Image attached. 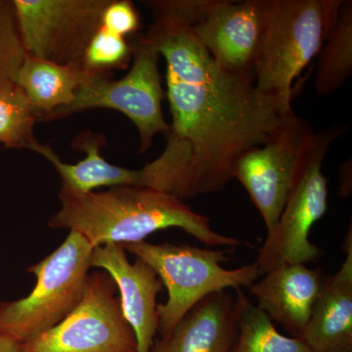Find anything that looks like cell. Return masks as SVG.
Instances as JSON below:
<instances>
[{
	"label": "cell",
	"mask_w": 352,
	"mask_h": 352,
	"mask_svg": "<svg viewBox=\"0 0 352 352\" xmlns=\"http://www.w3.org/2000/svg\"><path fill=\"white\" fill-rule=\"evenodd\" d=\"M150 36L166 64L170 133L189 143L197 195L233 179L237 157L264 144L292 105L220 69L192 30V0H151Z\"/></svg>",
	"instance_id": "obj_1"
},
{
	"label": "cell",
	"mask_w": 352,
	"mask_h": 352,
	"mask_svg": "<svg viewBox=\"0 0 352 352\" xmlns=\"http://www.w3.org/2000/svg\"><path fill=\"white\" fill-rule=\"evenodd\" d=\"M59 210L48 226L80 234L91 247L142 242L168 228H180L210 248H237L239 239L217 233L210 219L164 192L138 187L69 193L60 190Z\"/></svg>",
	"instance_id": "obj_2"
},
{
	"label": "cell",
	"mask_w": 352,
	"mask_h": 352,
	"mask_svg": "<svg viewBox=\"0 0 352 352\" xmlns=\"http://www.w3.org/2000/svg\"><path fill=\"white\" fill-rule=\"evenodd\" d=\"M126 252L142 259L156 271L168 289V300L157 307V333L166 338L190 310L212 294L252 286L261 277L256 263L226 270L227 250L207 249L170 243L122 244Z\"/></svg>",
	"instance_id": "obj_3"
},
{
	"label": "cell",
	"mask_w": 352,
	"mask_h": 352,
	"mask_svg": "<svg viewBox=\"0 0 352 352\" xmlns=\"http://www.w3.org/2000/svg\"><path fill=\"white\" fill-rule=\"evenodd\" d=\"M92 251L82 235L69 231L54 252L30 266L36 286L25 298L0 302V337L25 344L66 318L82 300Z\"/></svg>",
	"instance_id": "obj_4"
},
{
	"label": "cell",
	"mask_w": 352,
	"mask_h": 352,
	"mask_svg": "<svg viewBox=\"0 0 352 352\" xmlns=\"http://www.w3.org/2000/svg\"><path fill=\"white\" fill-rule=\"evenodd\" d=\"M342 0H272L254 85L292 105L293 82L317 57Z\"/></svg>",
	"instance_id": "obj_5"
},
{
	"label": "cell",
	"mask_w": 352,
	"mask_h": 352,
	"mask_svg": "<svg viewBox=\"0 0 352 352\" xmlns=\"http://www.w3.org/2000/svg\"><path fill=\"white\" fill-rule=\"evenodd\" d=\"M346 131V126L336 124L310 134L276 228L254 261L261 276L283 264H307L320 258L321 250L310 242L309 235L327 212V178L322 164L331 144Z\"/></svg>",
	"instance_id": "obj_6"
},
{
	"label": "cell",
	"mask_w": 352,
	"mask_h": 352,
	"mask_svg": "<svg viewBox=\"0 0 352 352\" xmlns=\"http://www.w3.org/2000/svg\"><path fill=\"white\" fill-rule=\"evenodd\" d=\"M131 44L132 65L126 76L118 80L112 75L97 76L78 88L68 107L51 113L45 122L94 109L119 111L138 129L140 154L151 148L157 134L166 135L170 124L163 112L166 94L159 69L161 54L146 32L135 36Z\"/></svg>",
	"instance_id": "obj_7"
},
{
	"label": "cell",
	"mask_w": 352,
	"mask_h": 352,
	"mask_svg": "<svg viewBox=\"0 0 352 352\" xmlns=\"http://www.w3.org/2000/svg\"><path fill=\"white\" fill-rule=\"evenodd\" d=\"M117 295L108 273H90L78 307L50 330L20 344L19 352H138Z\"/></svg>",
	"instance_id": "obj_8"
},
{
	"label": "cell",
	"mask_w": 352,
	"mask_h": 352,
	"mask_svg": "<svg viewBox=\"0 0 352 352\" xmlns=\"http://www.w3.org/2000/svg\"><path fill=\"white\" fill-rule=\"evenodd\" d=\"M27 53L64 66H82L110 0H13Z\"/></svg>",
	"instance_id": "obj_9"
},
{
	"label": "cell",
	"mask_w": 352,
	"mask_h": 352,
	"mask_svg": "<svg viewBox=\"0 0 352 352\" xmlns=\"http://www.w3.org/2000/svg\"><path fill=\"white\" fill-rule=\"evenodd\" d=\"M272 0H192V30L220 69L254 83Z\"/></svg>",
	"instance_id": "obj_10"
},
{
	"label": "cell",
	"mask_w": 352,
	"mask_h": 352,
	"mask_svg": "<svg viewBox=\"0 0 352 352\" xmlns=\"http://www.w3.org/2000/svg\"><path fill=\"white\" fill-rule=\"evenodd\" d=\"M312 131L292 111L264 144L247 150L234 162L233 179L242 183L258 208L267 235L276 228Z\"/></svg>",
	"instance_id": "obj_11"
},
{
	"label": "cell",
	"mask_w": 352,
	"mask_h": 352,
	"mask_svg": "<svg viewBox=\"0 0 352 352\" xmlns=\"http://www.w3.org/2000/svg\"><path fill=\"white\" fill-rule=\"evenodd\" d=\"M90 266L105 271L120 292L122 314L131 326L138 352H150L157 333V296L163 284L149 264L136 258L131 263L120 244L94 248Z\"/></svg>",
	"instance_id": "obj_12"
},
{
	"label": "cell",
	"mask_w": 352,
	"mask_h": 352,
	"mask_svg": "<svg viewBox=\"0 0 352 352\" xmlns=\"http://www.w3.org/2000/svg\"><path fill=\"white\" fill-rule=\"evenodd\" d=\"M103 138L89 131L76 138L74 146L85 153V159L76 164L64 163L48 144H39L34 149L52 164L62 182V191L83 194L102 187H138L159 190L164 180V164L161 159L132 168L115 166L102 157Z\"/></svg>",
	"instance_id": "obj_13"
},
{
	"label": "cell",
	"mask_w": 352,
	"mask_h": 352,
	"mask_svg": "<svg viewBox=\"0 0 352 352\" xmlns=\"http://www.w3.org/2000/svg\"><path fill=\"white\" fill-rule=\"evenodd\" d=\"M263 276L250 287L258 302L256 307L300 338L320 293L324 279L321 268L283 264Z\"/></svg>",
	"instance_id": "obj_14"
},
{
	"label": "cell",
	"mask_w": 352,
	"mask_h": 352,
	"mask_svg": "<svg viewBox=\"0 0 352 352\" xmlns=\"http://www.w3.org/2000/svg\"><path fill=\"white\" fill-rule=\"evenodd\" d=\"M346 258L338 272L324 277L311 317L300 339L311 352H352V233L344 240Z\"/></svg>",
	"instance_id": "obj_15"
},
{
	"label": "cell",
	"mask_w": 352,
	"mask_h": 352,
	"mask_svg": "<svg viewBox=\"0 0 352 352\" xmlns=\"http://www.w3.org/2000/svg\"><path fill=\"white\" fill-rule=\"evenodd\" d=\"M237 336L235 298L228 291L201 300L150 352H232Z\"/></svg>",
	"instance_id": "obj_16"
},
{
	"label": "cell",
	"mask_w": 352,
	"mask_h": 352,
	"mask_svg": "<svg viewBox=\"0 0 352 352\" xmlns=\"http://www.w3.org/2000/svg\"><path fill=\"white\" fill-rule=\"evenodd\" d=\"M104 75L110 74L52 63L27 53L15 82L25 92L36 120L45 122L51 113L68 107L78 88Z\"/></svg>",
	"instance_id": "obj_17"
},
{
	"label": "cell",
	"mask_w": 352,
	"mask_h": 352,
	"mask_svg": "<svg viewBox=\"0 0 352 352\" xmlns=\"http://www.w3.org/2000/svg\"><path fill=\"white\" fill-rule=\"evenodd\" d=\"M315 90L327 96L339 90L352 74V1L342 0L332 30L318 55Z\"/></svg>",
	"instance_id": "obj_18"
},
{
	"label": "cell",
	"mask_w": 352,
	"mask_h": 352,
	"mask_svg": "<svg viewBox=\"0 0 352 352\" xmlns=\"http://www.w3.org/2000/svg\"><path fill=\"white\" fill-rule=\"evenodd\" d=\"M237 336L232 352H311L300 338L286 337L278 332L273 321L236 289Z\"/></svg>",
	"instance_id": "obj_19"
},
{
	"label": "cell",
	"mask_w": 352,
	"mask_h": 352,
	"mask_svg": "<svg viewBox=\"0 0 352 352\" xmlns=\"http://www.w3.org/2000/svg\"><path fill=\"white\" fill-rule=\"evenodd\" d=\"M38 122L25 92L15 82L0 85V144L10 149L32 150Z\"/></svg>",
	"instance_id": "obj_20"
},
{
	"label": "cell",
	"mask_w": 352,
	"mask_h": 352,
	"mask_svg": "<svg viewBox=\"0 0 352 352\" xmlns=\"http://www.w3.org/2000/svg\"><path fill=\"white\" fill-rule=\"evenodd\" d=\"M131 58V44L101 27L85 51L82 67L94 73L113 75V69L129 68Z\"/></svg>",
	"instance_id": "obj_21"
},
{
	"label": "cell",
	"mask_w": 352,
	"mask_h": 352,
	"mask_svg": "<svg viewBox=\"0 0 352 352\" xmlns=\"http://www.w3.org/2000/svg\"><path fill=\"white\" fill-rule=\"evenodd\" d=\"M27 51L13 0H0V85L15 82Z\"/></svg>",
	"instance_id": "obj_22"
},
{
	"label": "cell",
	"mask_w": 352,
	"mask_h": 352,
	"mask_svg": "<svg viewBox=\"0 0 352 352\" xmlns=\"http://www.w3.org/2000/svg\"><path fill=\"white\" fill-rule=\"evenodd\" d=\"M140 27V17L129 0H110L103 16L102 28L124 38L134 34Z\"/></svg>",
	"instance_id": "obj_23"
},
{
	"label": "cell",
	"mask_w": 352,
	"mask_h": 352,
	"mask_svg": "<svg viewBox=\"0 0 352 352\" xmlns=\"http://www.w3.org/2000/svg\"><path fill=\"white\" fill-rule=\"evenodd\" d=\"M20 344L6 337H0V352H19Z\"/></svg>",
	"instance_id": "obj_24"
}]
</instances>
